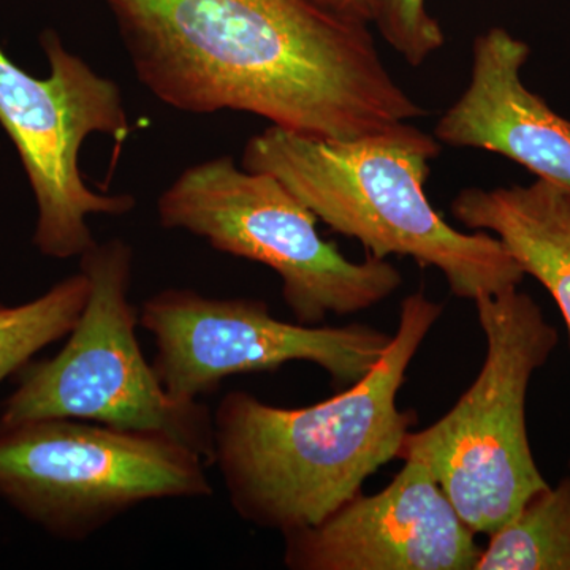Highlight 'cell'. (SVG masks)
I'll return each mask as SVG.
<instances>
[{"instance_id": "obj_12", "label": "cell", "mask_w": 570, "mask_h": 570, "mask_svg": "<svg viewBox=\"0 0 570 570\" xmlns=\"http://www.w3.org/2000/svg\"><path fill=\"white\" fill-rule=\"evenodd\" d=\"M450 209L471 230L497 236L521 272L550 292L570 341V194L539 178L530 186L469 187Z\"/></svg>"}, {"instance_id": "obj_4", "label": "cell", "mask_w": 570, "mask_h": 570, "mask_svg": "<svg viewBox=\"0 0 570 570\" xmlns=\"http://www.w3.org/2000/svg\"><path fill=\"white\" fill-rule=\"evenodd\" d=\"M474 303L487 340L482 370L444 417L409 431L400 460L425 463L464 523L490 535L549 487L528 439L527 393L558 332L519 288Z\"/></svg>"}, {"instance_id": "obj_8", "label": "cell", "mask_w": 570, "mask_h": 570, "mask_svg": "<svg viewBox=\"0 0 570 570\" xmlns=\"http://www.w3.org/2000/svg\"><path fill=\"white\" fill-rule=\"evenodd\" d=\"M40 41L50 62L47 78L20 69L0 48V126L17 146L36 195L33 245L67 261L96 245L89 216H122L135 208L132 195L96 193L80 170V151L91 135L124 145L132 126L115 81L67 50L55 31Z\"/></svg>"}, {"instance_id": "obj_2", "label": "cell", "mask_w": 570, "mask_h": 570, "mask_svg": "<svg viewBox=\"0 0 570 570\" xmlns=\"http://www.w3.org/2000/svg\"><path fill=\"white\" fill-rule=\"evenodd\" d=\"M444 307L422 291L401 303L400 324L370 373L302 409L230 392L213 414L214 464L235 512L262 530L321 523L400 459L414 412L397 407L407 367Z\"/></svg>"}, {"instance_id": "obj_13", "label": "cell", "mask_w": 570, "mask_h": 570, "mask_svg": "<svg viewBox=\"0 0 570 570\" xmlns=\"http://www.w3.org/2000/svg\"><path fill=\"white\" fill-rule=\"evenodd\" d=\"M474 570H570V475L490 534Z\"/></svg>"}, {"instance_id": "obj_17", "label": "cell", "mask_w": 570, "mask_h": 570, "mask_svg": "<svg viewBox=\"0 0 570 570\" xmlns=\"http://www.w3.org/2000/svg\"><path fill=\"white\" fill-rule=\"evenodd\" d=\"M569 469H570V461H569Z\"/></svg>"}, {"instance_id": "obj_3", "label": "cell", "mask_w": 570, "mask_h": 570, "mask_svg": "<svg viewBox=\"0 0 570 570\" xmlns=\"http://www.w3.org/2000/svg\"><path fill=\"white\" fill-rule=\"evenodd\" d=\"M434 135L403 122L355 140L266 127L247 141L243 167L276 176L317 219L354 238L370 257L401 255L444 275L463 299L519 288L524 275L497 236L463 234L428 200Z\"/></svg>"}, {"instance_id": "obj_14", "label": "cell", "mask_w": 570, "mask_h": 570, "mask_svg": "<svg viewBox=\"0 0 570 570\" xmlns=\"http://www.w3.org/2000/svg\"><path fill=\"white\" fill-rule=\"evenodd\" d=\"M88 295L89 281L80 272L26 305L0 306V382L28 365L41 348L69 336Z\"/></svg>"}, {"instance_id": "obj_16", "label": "cell", "mask_w": 570, "mask_h": 570, "mask_svg": "<svg viewBox=\"0 0 570 570\" xmlns=\"http://www.w3.org/2000/svg\"><path fill=\"white\" fill-rule=\"evenodd\" d=\"M325 9L335 11L347 20L370 24V0H316Z\"/></svg>"}, {"instance_id": "obj_9", "label": "cell", "mask_w": 570, "mask_h": 570, "mask_svg": "<svg viewBox=\"0 0 570 570\" xmlns=\"http://www.w3.org/2000/svg\"><path fill=\"white\" fill-rule=\"evenodd\" d=\"M140 325L156 341L153 367L165 390L195 401L224 379L277 370L292 362L321 366L348 387L373 370L392 335L366 325L288 324L266 303L214 298L167 288L142 303Z\"/></svg>"}, {"instance_id": "obj_7", "label": "cell", "mask_w": 570, "mask_h": 570, "mask_svg": "<svg viewBox=\"0 0 570 570\" xmlns=\"http://www.w3.org/2000/svg\"><path fill=\"white\" fill-rule=\"evenodd\" d=\"M208 468L175 439L88 420L0 428V498L70 542L145 502L212 497Z\"/></svg>"}, {"instance_id": "obj_10", "label": "cell", "mask_w": 570, "mask_h": 570, "mask_svg": "<svg viewBox=\"0 0 570 570\" xmlns=\"http://www.w3.org/2000/svg\"><path fill=\"white\" fill-rule=\"evenodd\" d=\"M381 493H358L321 523L284 534L292 570H474L475 532L419 460Z\"/></svg>"}, {"instance_id": "obj_6", "label": "cell", "mask_w": 570, "mask_h": 570, "mask_svg": "<svg viewBox=\"0 0 570 570\" xmlns=\"http://www.w3.org/2000/svg\"><path fill=\"white\" fill-rule=\"evenodd\" d=\"M157 214L165 228L200 236L220 253L272 268L299 324L362 313L403 283L387 261L347 258L322 238L316 214L276 176L239 168L230 156L186 168L160 195Z\"/></svg>"}, {"instance_id": "obj_5", "label": "cell", "mask_w": 570, "mask_h": 570, "mask_svg": "<svg viewBox=\"0 0 570 570\" xmlns=\"http://www.w3.org/2000/svg\"><path fill=\"white\" fill-rule=\"evenodd\" d=\"M89 295L58 355L18 373L0 428L77 419L175 439L214 464L213 414L200 400L171 396L142 355L140 314L130 302L134 250L121 238L96 243L80 257Z\"/></svg>"}, {"instance_id": "obj_1", "label": "cell", "mask_w": 570, "mask_h": 570, "mask_svg": "<svg viewBox=\"0 0 570 570\" xmlns=\"http://www.w3.org/2000/svg\"><path fill=\"white\" fill-rule=\"evenodd\" d=\"M135 75L193 115L250 112L288 132L355 140L422 118L366 22L316 0H105Z\"/></svg>"}, {"instance_id": "obj_11", "label": "cell", "mask_w": 570, "mask_h": 570, "mask_svg": "<svg viewBox=\"0 0 570 570\" xmlns=\"http://www.w3.org/2000/svg\"><path fill=\"white\" fill-rule=\"evenodd\" d=\"M530 55L527 41L504 28L480 33L468 88L441 116L434 137L508 157L570 194V121L524 86Z\"/></svg>"}, {"instance_id": "obj_15", "label": "cell", "mask_w": 570, "mask_h": 570, "mask_svg": "<svg viewBox=\"0 0 570 570\" xmlns=\"http://www.w3.org/2000/svg\"><path fill=\"white\" fill-rule=\"evenodd\" d=\"M370 17L409 66H422L444 47V31L428 11L426 0H370Z\"/></svg>"}]
</instances>
